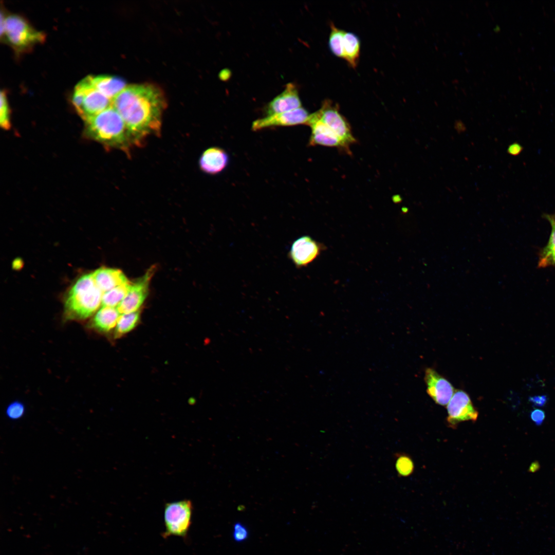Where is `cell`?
<instances>
[{
	"label": "cell",
	"instance_id": "1",
	"mask_svg": "<svg viewBox=\"0 0 555 555\" xmlns=\"http://www.w3.org/2000/svg\"><path fill=\"white\" fill-rule=\"evenodd\" d=\"M123 119L134 144L151 135H160L162 116L166 106L163 91L151 83L126 86L112 100Z\"/></svg>",
	"mask_w": 555,
	"mask_h": 555
},
{
	"label": "cell",
	"instance_id": "2",
	"mask_svg": "<svg viewBox=\"0 0 555 555\" xmlns=\"http://www.w3.org/2000/svg\"><path fill=\"white\" fill-rule=\"evenodd\" d=\"M85 121V136L104 146L127 150L134 144L123 119L113 106Z\"/></svg>",
	"mask_w": 555,
	"mask_h": 555
},
{
	"label": "cell",
	"instance_id": "3",
	"mask_svg": "<svg viewBox=\"0 0 555 555\" xmlns=\"http://www.w3.org/2000/svg\"><path fill=\"white\" fill-rule=\"evenodd\" d=\"M102 295L92 273L81 276L67 294L65 303L66 317L79 320L88 318L101 305Z\"/></svg>",
	"mask_w": 555,
	"mask_h": 555
},
{
	"label": "cell",
	"instance_id": "4",
	"mask_svg": "<svg viewBox=\"0 0 555 555\" xmlns=\"http://www.w3.org/2000/svg\"><path fill=\"white\" fill-rule=\"evenodd\" d=\"M3 38L16 53H20L44 42L45 36L44 33L34 28L24 17L11 14L6 16Z\"/></svg>",
	"mask_w": 555,
	"mask_h": 555
},
{
	"label": "cell",
	"instance_id": "5",
	"mask_svg": "<svg viewBox=\"0 0 555 555\" xmlns=\"http://www.w3.org/2000/svg\"><path fill=\"white\" fill-rule=\"evenodd\" d=\"M193 513L192 502L188 499L168 503L164 506L165 531L162 535L185 538L188 533Z\"/></svg>",
	"mask_w": 555,
	"mask_h": 555
},
{
	"label": "cell",
	"instance_id": "6",
	"mask_svg": "<svg viewBox=\"0 0 555 555\" xmlns=\"http://www.w3.org/2000/svg\"><path fill=\"white\" fill-rule=\"evenodd\" d=\"M314 114L339 138L350 154V146L357 141L352 133L348 122L340 113L338 105L326 99L322 102L321 108Z\"/></svg>",
	"mask_w": 555,
	"mask_h": 555
},
{
	"label": "cell",
	"instance_id": "7",
	"mask_svg": "<svg viewBox=\"0 0 555 555\" xmlns=\"http://www.w3.org/2000/svg\"><path fill=\"white\" fill-rule=\"evenodd\" d=\"M448 426L456 428L458 424L464 421H475L478 412L474 407L469 395L465 391L458 390L455 391L447 406Z\"/></svg>",
	"mask_w": 555,
	"mask_h": 555
},
{
	"label": "cell",
	"instance_id": "8",
	"mask_svg": "<svg viewBox=\"0 0 555 555\" xmlns=\"http://www.w3.org/2000/svg\"><path fill=\"white\" fill-rule=\"evenodd\" d=\"M154 272V268L152 267L142 276L130 283L126 295L117 307L120 313L138 311L147 295L149 283Z\"/></svg>",
	"mask_w": 555,
	"mask_h": 555
},
{
	"label": "cell",
	"instance_id": "9",
	"mask_svg": "<svg viewBox=\"0 0 555 555\" xmlns=\"http://www.w3.org/2000/svg\"><path fill=\"white\" fill-rule=\"evenodd\" d=\"M310 115L305 108L301 107L291 111L264 116L252 122L251 130L257 132L274 127L306 125Z\"/></svg>",
	"mask_w": 555,
	"mask_h": 555
},
{
	"label": "cell",
	"instance_id": "10",
	"mask_svg": "<svg viewBox=\"0 0 555 555\" xmlns=\"http://www.w3.org/2000/svg\"><path fill=\"white\" fill-rule=\"evenodd\" d=\"M323 247L311 237L303 236L293 242L288 256L297 267H305L317 258Z\"/></svg>",
	"mask_w": 555,
	"mask_h": 555
},
{
	"label": "cell",
	"instance_id": "11",
	"mask_svg": "<svg viewBox=\"0 0 555 555\" xmlns=\"http://www.w3.org/2000/svg\"><path fill=\"white\" fill-rule=\"evenodd\" d=\"M306 125L311 129L308 145L336 147L350 154L339 138L317 117L314 113L310 115Z\"/></svg>",
	"mask_w": 555,
	"mask_h": 555
},
{
	"label": "cell",
	"instance_id": "12",
	"mask_svg": "<svg viewBox=\"0 0 555 555\" xmlns=\"http://www.w3.org/2000/svg\"><path fill=\"white\" fill-rule=\"evenodd\" d=\"M424 379L427 393L434 402L442 406L448 404L455 392L452 384L430 367L426 368Z\"/></svg>",
	"mask_w": 555,
	"mask_h": 555
},
{
	"label": "cell",
	"instance_id": "13",
	"mask_svg": "<svg viewBox=\"0 0 555 555\" xmlns=\"http://www.w3.org/2000/svg\"><path fill=\"white\" fill-rule=\"evenodd\" d=\"M302 107L298 89L292 83H288L284 90L264 108L265 116L291 111Z\"/></svg>",
	"mask_w": 555,
	"mask_h": 555
},
{
	"label": "cell",
	"instance_id": "14",
	"mask_svg": "<svg viewBox=\"0 0 555 555\" xmlns=\"http://www.w3.org/2000/svg\"><path fill=\"white\" fill-rule=\"evenodd\" d=\"M229 160L228 154L223 149L211 147L202 153L199 159V166L205 173L216 175L226 169Z\"/></svg>",
	"mask_w": 555,
	"mask_h": 555
},
{
	"label": "cell",
	"instance_id": "15",
	"mask_svg": "<svg viewBox=\"0 0 555 555\" xmlns=\"http://www.w3.org/2000/svg\"><path fill=\"white\" fill-rule=\"evenodd\" d=\"M112 106V100L91 86L85 91L80 117L85 121Z\"/></svg>",
	"mask_w": 555,
	"mask_h": 555
},
{
	"label": "cell",
	"instance_id": "16",
	"mask_svg": "<svg viewBox=\"0 0 555 555\" xmlns=\"http://www.w3.org/2000/svg\"><path fill=\"white\" fill-rule=\"evenodd\" d=\"M92 274L96 284L103 293L129 282L123 272L118 269L101 267Z\"/></svg>",
	"mask_w": 555,
	"mask_h": 555
},
{
	"label": "cell",
	"instance_id": "17",
	"mask_svg": "<svg viewBox=\"0 0 555 555\" xmlns=\"http://www.w3.org/2000/svg\"><path fill=\"white\" fill-rule=\"evenodd\" d=\"M93 87L113 100L126 86L124 80L109 75L91 76Z\"/></svg>",
	"mask_w": 555,
	"mask_h": 555
},
{
	"label": "cell",
	"instance_id": "18",
	"mask_svg": "<svg viewBox=\"0 0 555 555\" xmlns=\"http://www.w3.org/2000/svg\"><path fill=\"white\" fill-rule=\"evenodd\" d=\"M543 217L550 223L551 230L546 245L539 252L538 267H555V213H544Z\"/></svg>",
	"mask_w": 555,
	"mask_h": 555
},
{
	"label": "cell",
	"instance_id": "19",
	"mask_svg": "<svg viewBox=\"0 0 555 555\" xmlns=\"http://www.w3.org/2000/svg\"><path fill=\"white\" fill-rule=\"evenodd\" d=\"M119 313L117 308L102 306L96 313L92 325L100 331L108 332L117 325Z\"/></svg>",
	"mask_w": 555,
	"mask_h": 555
},
{
	"label": "cell",
	"instance_id": "20",
	"mask_svg": "<svg viewBox=\"0 0 555 555\" xmlns=\"http://www.w3.org/2000/svg\"><path fill=\"white\" fill-rule=\"evenodd\" d=\"M360 52V41L358 36L350 32H344L343 58L353 68L357 66Z\"/></svg>",
	"mask_w": 555,
	"mask_h": 555
},
{
	"label": "cell",
	"instance_id": "21",
	"mask_svg": "<svg viewBox=\"0 0 555 555\" xmlns=\"http://www.w3.org/2000/svg\"><path fill=\"white\" fill-rule=\"evenodd\" d=\"M131 282L121 284L103 293L102 306H118L126 295Z\"/></svg>",
	"mask_w": 555,
	"mask_h": 555
},
{
	"label": "cell",
	"instance_id": "22",
	"mask_svg": "<svg viewBox=\"0 0 555 555\" xmlns=\"http://www.w3.org/2000/svg\"><path fill=\"white\" fill-rule=\"evenodd\" d=\"M140 319L139 311L122 313L119 317L116 325L115 337H120L123 335L131 331L138 324Z\"/></svg>",
	"mask_w": 555,
	"mask_h": 555
},
{
	"label": "cell",
	"instance_id": "23",
	"mask_svg": "<svg viewBox=\"0 0 555 555\" xmlns=\"http://www.w3.org/2000/svg\"><path fill=\"white\" fill-rule=\"evenodd\" d=\"M331 31L329 36V47L336 56L343 58V38L345 31L337 28L333 23L330 24Z\"/></svg>",
	"mask_w": 555,
	"mask_h": 555
},
{
	"label": "cell",
	"instance_id": "24",
	"mask_svg": "<svg viewBox=\"0 0 555 555\" xmlns=\"http://www.w3.org/2000/svg\"><path fill=\"white\" fill-rule=\"evenodd\" d=\"M395 468L399 476L407 477L413 473L415 466L410 456L399 454L396 459Z\"/></svg>",
	"mask_w": 555,
	"mask_h": 555
},
{
	"label": "cell",
	"instance_id": "25",
	"mask_svg": "<svg viewBox=\"0 0 555 555\" xmlns=\"http://www.w3.org/2000/svg\"><path fill=\"white\" fill-rule=\"evenodd\" d=\"M0 125L6 130L11 127L9 107L6 94L3 90L1 91Z\"/></svg>",
	"mask_w": 555,
	"mask_h": 555
},
{
	"label": "cell",
	"instance_id": "26",
	"mask_svg": "<svg viewBox=\"0 0 555 555\" xmlns=\"http://www.w3.org/2000/svg\"><path fill=\"white\" fill-rule=\"evenodd\" d=\"M25 407L24 404L18 401H15L10 403L6 409V414L8 418L11 420H17L21 418L25 414Z\"/></svg>",
	"mask_w": 555,
	"mask_h": 555
},
{
	"label": "cell",
	"instance_id": "27",
	"mask_svg": "<svg viewBox=\"0 0 555 555\" xmlns=\"http://www.w3.org/2000/svg\"><path fill=\"white\" fill-rule=\"evenodd\" d=\"M232 535L235 542H242L248 538L249 532L246 526L240 522H237L233 526Z\"/></svg>",
	"mask_w": 555,
	"mask_h": 555
},
{
	"label": "cell",
	"instance_id": "28",
	"mask_svg": "<svg viewBox=\"0 0 555 555\" xmlns=\"http://www.w3.org/2000/svg\"><path fill=\"white\" fill-rule=\"evenodd\" d=\"M530 417L532 421L538 425H541L545 417V413L540 409H535L531 412Z\"/></svg>",
	"mask_w": 555,
	"mask_h": 555
},
{
	"label": "cell",
	"instance_id": "29",
	"mask_svg": "<svg viewBox=\"0 0 555 555\" xmlns=\"http://www.w3.org/2000/svg\"><path fill=\"white\" fill-rule=\"evenodd\" d=\"M529 400L535 406L541 407L546 404L547 398L546 395L534 396L529 397Z\"/></svg>",
	"mask_w": 555,
	"mask_h": 555
},
{
	"label": "cell",
	"instance_id": "30",
	"mask_svg": "<svg viewBox=\"0 0 555 555\" xmlns=\"http://www.w3.org/2000/svg\"><path fill=\"white\" fill-rule=\"evenodd\" d=\"M523 146L517 142H514L509 145L507 153L512 156L519 155L523 151Z\"/></svg>",
	"mask_w": 555,
	"mask_h": 555
},
{
	"label": "cell",
	"instance_id": "31",
	"mask_svg": "<svg viewBox=\"0 0 555 555\" xmlns=\"http://www.w3.org/2000/svg\"><path fill=\"white\" fill-rule=\"evenodd\" d=\"M454 127L456 131L459 133L464 132L466 128L464 123L460 120H457L455 122Z\"/></svg>",
	"mask_w": 555,
	"mask_h": 555
},
{
	"label": "cell",
	"instance_id": "32",
	"mask_svg": "<svg viewBox=\"0 0 555 555\" xmlns=\"http://www.w3.org/2000/svg\"><path fill=\"white\" fill-rule=\"evenodd\" d=\"M538 464L534 462L533 464H531V467H530V470L531 472H534L538 470Z\"/></svg>",
	"mask_w": 555,
	"mask_h": 555
}]
</instances>
